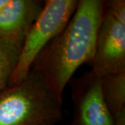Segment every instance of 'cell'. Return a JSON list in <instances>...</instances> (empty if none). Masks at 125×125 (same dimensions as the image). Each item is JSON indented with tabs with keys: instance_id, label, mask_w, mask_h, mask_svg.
I'll return each instance as SVG.
<instances>
[{
	"instance_id": "cell-9",
	"label": "cell",
	"mask_w": 125,
	"mask_h": 125,
	"mask_svg": "<svg viewBox=\"0 0 125 125\" xmlns=\"http://www.w3.org/2000/svg\"><path fill=\"white\" fill-rule=\"evenodd\" d=\"M105 9L119 22L125 24V1L111 0L105 1Z\"/></svg>"
},
{
	"instance_id": "cell-2",
	"label": "cell",
	"mask_w": 125,
	"mask_h": 125,
	"mask_svg": "<svg viewBox=\"0 0 125 125\" xmlns=\"http://www.w3.org/2000/svg\"><path fill=\"white\" fill-rule=\"evenodd\" d=\"M62 101L42 74L31 68L20 83L0 92V125H56Z\"/></svg>"
},
{
	"instance_id": "cell-4",
	"label": "cell",
	"mask_w": 125,
	"mask_h": 125,
	"mask_svg": "<svg viewBox=\"0 0 125 125\" xmlns=\"http://www.w3.org/2000/svg\"><path fill=\"white\" fill-rule=\"evenodd\" d=\"M88 65L100 78L125 71V24L117 20L106 9Z\"/></svg>"
},
{
	"instance_id": "cell-5",
	"label": "cell",
	"mask_w": 125,
	"mask_h": 125,
	"mask_svg": "<svg viewBox=\"0 0 125 125\" xmlns=\"http://www.w3.org/2000/svg\"><path fill=\"white\" fill-rule=\"evenodd\" d=\"M74 104L72 125H114L102 92V78L86 72L70 81Z\"/></svg>"
},
{
	"instance_id": "cell-1",
	"label": "cell",
	"mask_w": 125,
	"mask_h": 125,
	"mask_svg": "<svg viewBox=\"0 0 125 125\" xmlns=\"http://www.w3.org/2000/svg\"><path fill=\"white\" fill-rule=\"evenodd\" d=\"M105 1L79 0L66 27L47 45L31 68L40 72L59 99L78 67L89 64L95 48Z\"/></svg>"
},
{
	"instance_id": "cell-7",
	"label": "cell",
	"mask_w": 125,
	"mask_h": 125,
	"mask_svg": "<svg viewBox=\"0 0 125 125\" xmlns=\"http://www.w3.org/2000/svg\"><path fill=\"white\" fill-rule=\"evenodd\" d=\"M102 92L113 122L125 120V71L102 78Z\"/></svg>"
},
{
	"instance_id": "cell-3",
	"label": "cell",
	"mask_w": 125,
	"mask_h": 125,
	"mask_svg": "<svg viewBox=\"0 0 125 125\" xmlns=\"http://www.w3.org/2000/svg\"><path fill=\"white\" fill-rule=\"evenodd\" d=\"M77 0H46L39 16L27 32L18 65L8 86L27 76L38 55L66 27L76 10Z\"/></svg>"
},
{
	"instance_id": "cell-8",
	"label": "cell",
	"mask_w": 125,
	"mask_h": 125,
	"mask_svg": "<svg viewBox=\"0 0 125 125\" xmlns=\"http://www.w3.org/2000/svg\"><path fill=\"white\" fill-rule=\"evenodd\" d=\"M24 40L0 38V92L9 85L18 65Z\"/></svg>"
},
{
	"instance_id": "cell-10",
	"label": "cell",
	"mask_w": 125,
	"mask_h": 125,
	"mask_svg": "<svg viewBox=\"0 0 125 125\" xmlns=\"http://www.w3.org/2000/svg\"><path fill=\"white\" fill-rule=\"evenodd\" d=\"M9 2V0H0V10L3 9Z\"/></svg>"
},
{
	"instance_id": "cell-6",
	"label": "cell",
	"mask_w": 125,
	"mask_h": 125,
	"mask_svg": "<svg viewBox=\"0 0 125 125\" xmlns=\"http://www.w3.org/2000/svg\"><path fill=\"white\" fill-rule=\"evenodd\" d=\"M44 4L40 0H9L0 10V38L24 40Z\"/></svg>"
}]
</instances>
